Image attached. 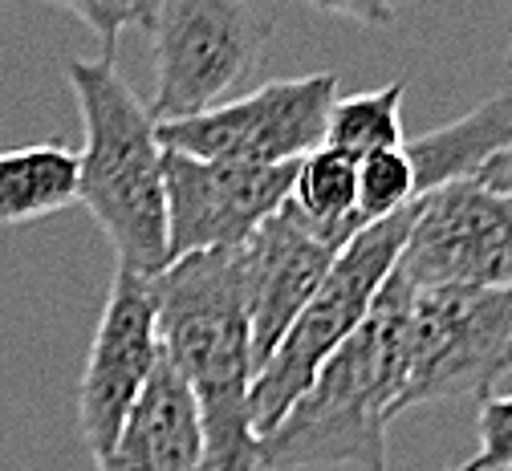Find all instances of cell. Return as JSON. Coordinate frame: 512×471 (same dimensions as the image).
I'll return each instance as SVG.
<instances>
[{
    "mask_svg": "<svg viewBox=\"0 0 512 471\" xmlns=\"http://www.w3.org/2000/svg\"><path fill=\"white\" fill-rule=\"evenodd\" d=\"M317 13H330V17H346L354 25L366 29H387L399 17L403 0H309Z\"/></svg>",
    "mask_w": 512,
    "mask_h": 471,
    "instance_id": "cell-20",
    "label": "cell"
},
{
    "mask_svg": "<svg viewBox=\"0 0 512 471\" xmlns=\"http://www.w3.org/2000/svg\"><path fill=\"white\" fill-rule=\"evenodd\" d=\"M293 171L297 163L244 167L163 151L167 260L240 248L269 216L285 208L293 191Z\"/></svg>",
    "mask_w": 512,
    "mask_h": 471,
    "instance_id": "cell-9",
    "label": "cell"
},
{
    "mask_svg": "<svg viewBox=\"0 0 512 471\" xmlns=\"http://www.w3.org/2000/svg\"><path fill=\"white\" fill-rule=\"evenodd\" d=\"M480 471H512V394H488L480 398Z\"/></svg>",
    "mask_w": 512,
    "mask_h": 471,
    "instance_id": "cell-19",
    "label": "cell"
},
{
    "mask_svg": "<svg viewBox=\"0 0 512 471\" xmlns=\"http://www.w3.org/2000/svg\"><path fill=\"white\" fill-rule=\"evenodd\" d=\"M86 143L78 151V204L106 232L118 268L159 277L167 260L163 143L147 102L126 86L114 57H74L66 65Z\"/></svg>",
    "mask_w": 512,
    "mask_h": 471,
    "instance_id": "cell-3",
    "label": "cell"
},
{
    "mask_svg": "<svg viewBox=\"0 0 512 471\" xmlns=\"http://www.w3.org/2000/svg\"><path fill=\"white\" fill-rule=\"evenodd\" d=\"M403 305L407 281L391 273L370 317L322 362L281 423L261 435L265 471H387V427L407 370Z\"/></svg>",
    "mask_w": 512,
    "mask_h": 471,
    "instance_id": "cell-2",
    "label": "cell"
},
{
    "mask_svg": "<svg viewBox=\"0 0 512 471\" xmlns=\"http://www.w3.org/2000/svg\"><path fill=\"white\" fill-rule=\"evenodd\" d=\"M403 366L391 423L427 402L496 394V382L512 370V293L407 285Z\"/></svg>",
    "mask_w": 512,
    "mask_h": 471,
    "instance_id": "cell-5",
    "label": "cell"
},
{
    "mask_svg": "<svg viewBox=\"0 0 512 471\" xmlns=\"http://www.w3.org/2000/svg\"><path fill=\"white\" fill-rule=\"evenodd\" d=\"M334 98H338L334 74L277 78L244 98L216 102L200 114L155 122V130L163 151H179L208 163L277 167V163H297L326 143Z\"/></svg>",
    "mask_w": 512,
    "mask_h": 471,
    "instance_id": "cell-7",
    "label": "cell"
},
{
    "mask_svg": "<svg viewBox=\"0 0 512 471\" xmlns=\"http://www.w3.org/2000/svg\"><path fill=\"white\" fill-rule=\"evenodd\" d=\"M159 354L187 382L204 431V471H265L252 427V333L240 248L191 252L147 281Z\"/></svg>",
    "mask_w": 512,
    "mask_h": 471,
    "instance_id": "cell-1",
    "label": "cell"
},
{
    "mask_svg": "<svg viewBox=\"0 0 512 471\" xmlns=\"http://www.w3.org/2000/svg\"><path fill=\"white\" fill-rule=\"evenodd\" d=\"M49 5L74 13L82 25L94 29L102 41V57H114V41L122 29H143L151 33L159 0H49Z\"/></svg>",
    "mask_w": 512,
    "mask_h": 471,
    "instance_id": "cell-18",
    "label": "cell"
},
{
    "mask_svg": "<svg viewBox=\"0 0 512 471\" xmlns=\"http://www.w3.org/2000/svg\"><path fill=\"white\" fill-rule=\"evenodd\" d=\"M395 273L415 289L512 293V191L464 179L419 195Z\"/></svg>",
    "mask_w": 512,
    "mask_h": 471,
    "instance_id": "cell-8",
    "label": "cell"
},
{
    "mask_svg": "<svg viewBox=\"0 0 512 471\" xmlns=\"http://www.w3.org/2000/svg\"><path fill=\"white\" fill-rule=\"evenodd\" d=\"M403 94H407V82H391V86H378L366 94H346V98L338 94L330 106V122H326V147L346 151L350 159L403 147V139H407Z\"/></svg>",
    "mask_w": 512,
    "mask_h": 471,
    "instance_id": "cell-16",
    "label": "cell"
},
{
    "mask_svg": "<svg viewBox=\"0 0 512 471\" xmlns=\"http://www.w3.org/2000/svg\"><path fill=\"white\" fill-rule=\"evenodd\" d=\"M94 471H204V431L187 382L159 354L155 374Z\"/></svg>",
    "mask_w": 512,
    "mask_h": 471,
    "instance_id": "cell-12",
    "label": "cell"
},
{
    "mask_svg": "<svg viewBox=\"0 0 512 471\" xmlns=\"http://www.w3.org/2000/svg\"><path fill=\"white\" fill-rule=\"evenodd\" d=\"M78 204V151L33 143L0 151V228H21Z\"/></svg>",
    "mask_w": 512,
    "mask_h": 471,
    "instance_id": "cell-14",
    "label": "cell"
},
{
    "mask_svg": "<svg viewBox=\"0 0 512 471\" xmlns=\"http://www.w3.org/2000/svg\"><path fill=\"white\" fill-rule=\"evenodd\" d=\"M508 70H512V49H508Z\"/></svg>",
    "mask_w": 512,
    "mask_h": 471,
    "instance_id": "cell-23",
    "label": "cell"
},
{
    "mask_svg": "<svg viewBox=\"0 0 512 471\" xmlns=\"http://www.w3.org/2000/svg\"><path fill=\"white\" fill-rule=\"evenodd\" d=\"M159 366V317L147 277L114 268L110 297L98 317L94 342L86 354V370L78 382V431L86 451L98 459L122 419L131 415L135 398Z\"/></svg>",
    "mask_w": 512,
    "mask_h": 471,
    "instance_id": "cell-10",
    "label": "cell"
},
{
    "mask_svg": "<svg viewBox=\"0 0 512 471\" xmlns=\"http://www.w3.org/2000/svg\"><path fill=\"white\" fill-rule=\"evenodd\" d=\"M415 167L403 147L358 159V220L374 224L415 204Z\"/></svg>",
    "mask_w": 512,
    "mask_h": 471,
    "instance_id": "cell-17",
    "label": "cell"
},
{
    "mask_svg": "<svg viewBox=\"0 0 512 471\" xmlns=\"http://www.w3.org/2000/svg\"><path fill=\"white\" fill-rule=\"evenodd\" d=\"M289 204L334 240H350L362 220H358V159L334 147H317L305 159H297L293 171V191Z\"/></svg>",
    "mask_w": 512,
    "mask_h": 471,
    "instance_id": "cell-15",
    "label": "cell"
},
{
    "mask_svg": "<svg viewBox=\"0 0 512 471\" xmlns=\"http://www.w3.org/2000/svg\"><path fill=\"white\" fill-rule=\"evenodd\" d=\"M508 143H512V90L492 94L488 102H480L476 110L439 130L403 139V151L415 167V195L476 179Z\"/></svg>",
    "mask_w": 512,
    "mask_h": 471,
    "instance_id": "cell-13",
    "label": "cell"
},
{
    "mask_svg": "<svg viewBox=\"0 0 512 471\" xmlns=\"http://www.w3.org/2000/svg\"><path fill=\"white\" fill-rule=\"evenodd\" d=\"M452 471H480V467H476V459H468V463H460V467H452Z\"/></svg>",
    "mask_w": 512,
    "mask_h": 471,
    "instance_id": "cell-22",
    "label": "cell"
},
{
    "mask_svg": "<svg viewBox=\"0 0 512 471\" xmlns=\"http://www.w3.org/2000/svg\"><path fill=\"white\" fill-rule=\"evenodd\" d=\"M342 252V240L313 228L289 199L277 216H269L244 244H240V268H244V309H248V333H252V366L261 370L293 317L305 309V301L326 281L334 256Z\"/></svg>",
    "mask_w": 512,
    "mask_h": 471,
    "instance_id": "cell-11",
    "label": "cell"
},
{
    "mask_svg": "<svg viewBox=\"0 0 512 471\" xmlns=\"http://www.w3.org/2000/svg\"><path fill=\"white\" fill-rule=\"evenodd\" d=\"M476 183H484V187H492V191H512V143L476 175Z\"/></svg>",
    "mask_w": 512,
    "mask_h": 471,
    "instance_id": "cell-21",
    "label": "cell"
},
{
    "mask_svg": "<svg viewBox=\"0 0 512 471\" xmlns=\"http://www.w3.org/2000/svg\"><path fill=\"white\" fill-rule=\"evenodd\" d=\"M273 13L261 0H159L155 49V122L200 114L252 74L273 37Z\"/></svg>",
    "mask_w": 512,
    "mask_h": 471,
    "instance_id": "cell-6",
    "label": "cell"
},
{
    "mask_svg": "<svg viewBox=\"0 0 512 471\" xmlns=\"http://www.w3.org/2000/svg\"><path fill=\"white\" fill-rule=\"evenodd\" d=\"M415 208V204H411ZM411 208L362 224L342 252L334 256L326 281L293 317L285 338L269 354V362L252 378V427L256 439L269 435L281 415L301 398V390L322 370V362L350 338V333L370 317L378 289L395 273L403 240L411 232Z\"/></svg>",
    "mask_w": 512,
    "mask_h": 471,
    "instance_id": "cell-4",
    "label": "cell"
}]
</instances>
